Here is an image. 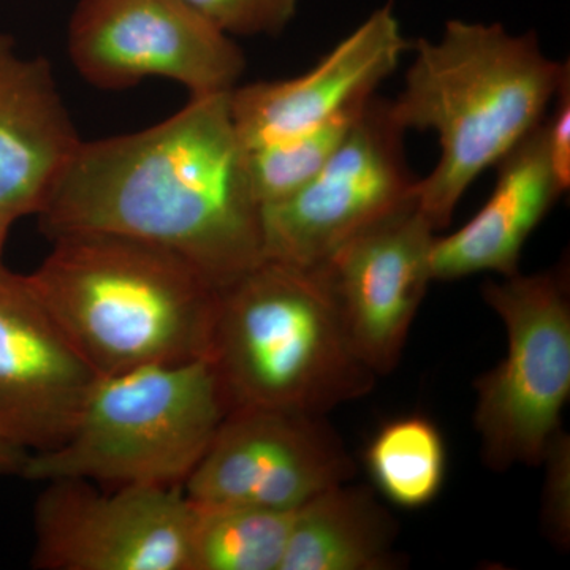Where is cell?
Instances as JSON below:
<instances>
[{
  "label": "cell",
  "mask_w": 570,
  "mask_h": 570,
  "mask_svg": "<svg viewBox=\"0 0 570 570\" xmlns=\"http://www.w3.org/2000/svg\"><path fill=\"white\" fill-rule=\"evenodd\" d=\"M37 216L51 239L108 234L163 247L219 288L264 261L230 91L190 97L140 132L80 141Z\"/></svg>",
  "instance_id": "1"
},
{
  "label": "cell",
  "mask_w": 570,
  "mask_h": 570,
  "mask_svg": "<svg viewBox=\"0 0 570 570\" xmlns=\"http://www.w3.org/2000/svg\"><path fill=\"white\" fill-rule=\"evenodd\" d=\"M414 51L389 111L404 132L438 135L441 157L415 193L439 232L471 184L546 119L569 62L547 58L534 32L512 36L501 24L461 20Z\"/></svg>",
  "instance_id": "2"
},
{
  "label": "cell",
  "mask_w": 570,
  "mask_h": 570,
  "mask_svg": "<svg viewBox=\"0 0 570 570\" xmlns=\"http://www.w3.org/2000/svg\"><path fill=\"white\" fill-rule=\"evenodd\" d=\"M52 243L29 283L99 376L208 358L220 288L200 269L126 236Z\"/></svg>",
  "instance_id": "3"
},
{
  "label": "cell",
  "mask_w": 570,
  "mask_h": 570,
  "mask_svg": "<svg viewBox=\"0 0 570 570\" xmlns=\"http://www.w3.org/2000/svg\"><path fill=\"white\" fill-rule=\"evenodd\" d=\"M208 360L228 411L324 415L376 384L321 269L269 258L220 288Z\"/></svg>",
  "instance_id": "4"
},
{
  "label": "cell",
  "mask_w": 570,
  "mask_h": 570,
  "mask_svg": "<svg viewBox=\"0 0 570 570\" xmlns=\"http://www.w3.org/2000/svg\"><path fill=\"white\" fill-rule=\"evenodd\" d=\"M227 412L208 358L99 376L69 438L29 455L21 475L183 487Z\"/></svg>",
  "instance_id": "5"
},
{
  "label": "cell",
  "mask_w": 570,
  "mask_h": 570,
  "mask_svg": "<svg viewBox=\"0 0 570 570\" xmlns=\"http://www.w3.org/2000/svg\"><path fill=\"white\" fill-rule=\"evenodd\" d=\"M508 351L475 382L474 425L487 466L540 464L570 397V296L564 269L483 285Z\"/></svg>",
  "instance_id": "6"
},
{
  "label": "cell",
  "mask_w": 570,
  "mask_h": 570,
  "mask_svg": "<svg viewBox=\"0 0 570 570\" xmlns=\"http://www.w3.org/2000/svg\"><path fill=\"white\" fill-rule=\"evenodd\" d=\"M403 137L389 102L373 97L309 181L262 206L264 258L318 268L352 236L411 202L419 179L409 171Z\"/></svg>",
  "instance_id": "7"
},
{
  "label": "cell",
  "mask_w": 570,
  "mask_h": 570,
  "mask_svg": "<svg viewBox=\"0 0 570 570\" xmlns=\"http://www.w3.org/2000/svg\"><path fill=\"white\" fill-rule=\"evenodd\" d=\"M67 48L100 89L159 77L202 97L232 91L246 70L242 48L184 0H80Z\"/></svg>",
  "instance_id": "8"
},
{
  "label": "cell",
  "mask_w": 570,
  "mask_h": 570,
  "mask_svg": "<svg viewBox=\"0 0 570 570\" xmlns=\"http://www.w3.org/2000/svg\"><path fill=\"white\" fill-rule=\"evenodd\" d=\"M33 508L39 570H189L194 505L183 487L48 480Z\"/></svg>",
  "instance_id": "9"
},
{
  "label": "cell",
  "mask_w": 570,
  "mask_h": 570,
  "mask_svg": "<svg viewBox=\"0 0 570 570\" xmlns=\"http://www.w3.org/2000/svg\"><path fill=\"white\" fill-rule=\"evenodd\" d=\"M354 461L324 415L234 409L183 485L198 504H249L294 512L348 482Z\"/></svg>",
  "instance_id": "10"
},
{
  "label": "cell",
  "mask_w": 570,
  "mask_h": 570,
  "mask_svg": "<svg viewBox=\"0 0 570 570\" xmlns=\"http://www.w3.org/2000/svg\"><path fill=\"white\" fill-rule=\"evenodd\" d=\"M438 230L411 202L352 236L318 266L356 355L376 376L400 362L425 298Z\"/></svg>",
  "instance_id": "11"
},
{
  "label": "cell",
  "mask_w": 570,
  "mask_h": 570,
  "mask_svg": "<svg viewBox=\"0 0 570 570\" xmlns=\"http://www.w3.org/2000/svg\"><path fill=\"white\" fill-rule=\"evenodd\" d=\"M97 377L28 275L0 269V442L29 455L58 448Z\"/></svg>",
  "instance_id": "12"
},
{
  "label": "cell",
  "mask_w": 570,
  "mask_h": 570,
  "mask_svg": "<svg viewBox=\"0 0 570 570\" xmlns=\"http://www.w3.org/2000/svg\"><path fill=\"white\" fill-rule=\"evenodd\" d=\"M411 48L392 6L366 18L305 75L230 91L236 134L247 153L309 132L370 100Z\"/></svg>",
  "instance_id": "13"
},
{
  "label": "cell",
  "mask_w": 570,
  "mask_h": 570,
  "mask_svg": "<svg viewBox=\"0 0 570 570\" xmlns=\"http://www.w3.org/2000/svg\"><path fill=\"white\" fill-rule=\"evenodd\" d=\"M80 141L50 63L0 33V209L39 214Z\"/></svg>",
  "instance_id": "14"
},
{
  "label": "cell",
  "mask_w": 570,
  "mask_h": 570,
  "mask_svg": "<svg viewBox=\"0 0 570 570\" xmlns=\"http://www.w3.org/2000/svg\"><path fill=\"white\" fill-rule=\"evenodd\" d=\"M485 205L463 227L436 236L431 247L433 281L519 273L521 250L562 193L550 163L546 119L497 164Z\"/></svg>",
  "instance_id": "15"
},
{
  "label": "cell",
  "mask_w": 570,
  "mask_h": 570,
  "mask_svg": "<svg viewBox=\"0 0 570 570\" xmlns=\"http://www.w3.org/2000/svg\"><path fill=\"white\" fill-rule=\"evenodd\" d=\"M396 535L373 491L340 483L295 510L281 570L397 568Z\"/></svg>",
  "instance_id": "16"
},
{
  "label": "cell",
  "mask_w": 570,
  "mask_h": 570,
  "mask_svg": "<svg viewBox=\"0 0 570 570\" xmlns=\"http://www.w3.org/2000/svg\"><path fill=\"white\" fill-rule=\"evenodd\" d=\"M190 502L189 570H281L295 510Z\"/></svg>",
  "instance_id": "17"
},
{
  "label": "cell",
  "mask_w": 570,
  "mask_h": 570,
  "mask_svg": "<svg viewBox=\"0 0 570 570\" xmlns=\"http://www.w3.org/2000/svg\"><path fill=\"white\" fill-rule=\"evenodd\" d=\"M366 469L385 499L403 509H422L444 485L448 452L431 420L406 415L379 428L365 453Z\"/></svg>",
  "instance_id": "18"
},
{
  "label": "cell",
  "mask_w": 570,
  "mask_h": 570,
  "mask_svg": "<svg viewBox=\"0 0 570 570\" xmlns=\"http://www.w3.org/2000/svg\"><path fill=\"white\" fill-rule=\"evenodd\" d=\"M370 100L340 112L309 132L247 153V171L258 204L283 200L309 181L346 140Z\"/></svg>",
  "instance_id": "19"
},
{
  "label": "cell",
  "mask_w": 570,
  "mask_h": 570,
  "mask_svg": "<svg viewBox=\"0 0 570 570\" xmlns=\"http://www.w3.org/2000/svg\"><path fill=\"white\" fill-rule=\"evenodd\" d=\"M228 37L276 36L294 20L298 0H184Z\"/></svg>",
  "instance_id": "20"
},
{
  "label": "cell",
  "mask_w": 570,
  "mask_h": 570,
  "mask_svg": "<svg viewBox=\"0 0 570 570\" xmlns=\"http://www.w3.org/2000/svg\"><path fill=\"white\" fill-rule=\"evenodd\" d=\"M542 463L546 485L542 497V523L549 538L561 549L570 540V439L560 431L550 442Z\"/></svg>",
  "instance_id": "21"
},
{
  "label": "cell",
  "mask_w": 570,
  "mask_h": 570,
  "mask_svg": "<svg viewBox=\"0 0 570 570\" xmlns=\"http://www.w3.org/2000/svg\"><path fill=\"white\" fill-rule=\"evenodd\" d=\"M553 102V112L546 116L547 142L551 167L566 194L570 186V69L562 77Z\"/></svg>",
  "instance_id": "22"
},
{
  "label": "cell",
  "mask_w": 570,
  "mask_h": 570,
  "mask_svg": "<svg viewBox=\"0 0 570 570\" xmlns=\"http://www.w3.org/2000/svg\"><path fill=\"white\" fill-rule=\"evenodd\" d=\"M28 456L29 453L0 442V474L21 475L26 461H28Z\"/></svg>",
  "instance_id": "23"
},
{
  "label": "cell",
  "mask_w": 570,
  "mask_h": 570,
  "mask_svg": "<svg viewBox=\"0 0 570 570\" xmlns=\"http://www.w3.org/2000/svg\"><path fill=\"white\" fill-rule=\"evenodd\" d=\"M17 217L0 209V269L6 268L2 264L3 247H6L7 236H9L11 225L17 223Z\"/></svg>",
  "instance_id": "24"
}]
</instances>
